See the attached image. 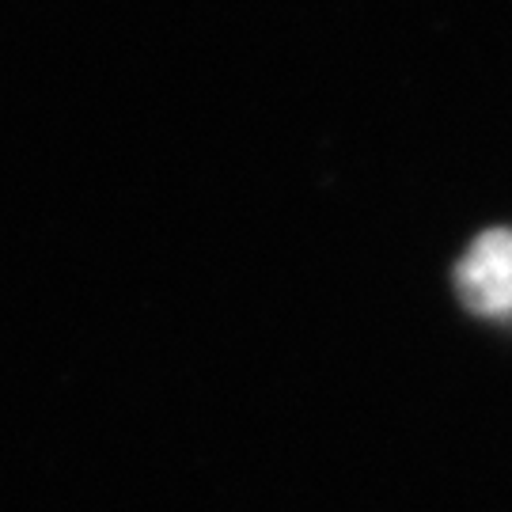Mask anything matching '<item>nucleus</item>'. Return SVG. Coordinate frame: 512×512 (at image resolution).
Instances as JSON below:
<instances>
[{
	"label": "nucleus",
	"mask_w": 512,
	"mask_h": 512,
	"mask_svg": "<svg viewBox=\"0 0 512 512\" xmlns=\"http://www.w3.org/2000/svg\"><path fill=\"white\" fill-rule=\"evenodd\" d=\"M456 293L475 315H512V232L490 228L463 251L456 266Z\"/></svg>",
	"instance_id": "nucleus-1"
}]
</instances>
